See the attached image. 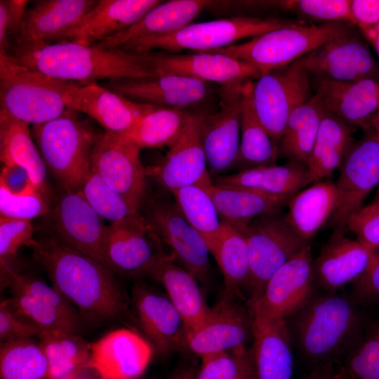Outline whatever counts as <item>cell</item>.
<instances>
[{"mask_svg":"<svg viewBox=\"0 0 379 379\" xmlns=\"http://www.w3.org/2000/svg\"><path fill=\"white\" fill-rule=\"evenodd\" d=\"M225 295L204 321L186 335V347L201 358L222 352L246 350L252 336V315Z\"/></svg>","mask_w":379,"mask_h":379,"instance_id":"cell-23","label":"cell"},{"mask_svg":"<svg viewBox=\"0 0 379 379\" xmlns=\"http://www.w3.org/2000/svg\"><path fill=\"white\" fill-rule=\"evenodd\" d=\"M243 233L249 257L248 303L251 310L273 274L309 242L295 232L280 212L257 216Z\"/></svg>","mask_w":379,"mask_h":379,"instance_id":"cell-8","label":"cell"},{"mask_svg":"<svg viewBox=\"0 0 379 379\" xmlns=\"http://www.w3.org/2000/svg\"><path fill=\"white\" fill-rule=\"evenodd\" d=\"M194 379H255L246 350L222 352L201 358Z\"/></svg>","mask_w":379,"mask_h":379,"instance_id":"cell-49","label":"cell"},{"mask_svg":"<svg viewBox=\"0 0 379 379\" xmlns=\"http://www.w3.org/2000/svg\"><path fill=\"white\" fill-rule=\"evenodd\" d=\"M105 87L135 102L179 109L202 102L208 93L206 82L174 74L109 81Z\"/></svg>","mask_w":379,"mask_h":379,"instance_id":"cell-26","label":"cell"},{"mask_svg":"<svg viewBox=\"0 0 379 379\" xmlns=\"http://www.w3.org/2000/svg\"><path fill=\"white\" fill-rule=\"evenodd\" d=\"M88 379H90V378H88Z\"/></svg>","mask_w":379,"mask_h":379,"instance_id":"cell-64","label":"cell"},{"mask_svg":"<svg viewBox=\"0 0 379 379\" xmlns=\"http://www.w3.org/2000/svg\"><path fill=\"white\" fill-rule=\"evenodd\" d=\"M208 114L191 112L186 127L166 156L157 165L146 169L165 190L197 185L206 187L213 183L210 175L202 142V130Z\"/></svg>","mask_w":379,"mask_h":379,"instance_id":"cell-18","label":"cell"},{"mask_svg":"<svg viewBox=\"0 0 379 379\" xmlns=\"http://www.w3.org/2000/svg\"><path fill=\"white\" fill-rule=\"evenodd\" d=\"M140 148L128 137L104 132L97 134L91 155V168L140 213L146 190V169Z\"/></svg>","mask_w":379,"mask_h":379,"instance_id":"cell-12","label":"cell"},{"mask_svg":"<svg viewBox=\"0 0 379 379\" xmlns=\"http://www.w3.org/2000/svg\"><path fill=\"white\" fill-rule=\"evenodd\" d=\"M18 62L47 76L87 84L100 79H145L155 77L140 54L121 48L102 49L94 46L60 41L6 52Z\"/></svg>","mask_w":379,"mask_h":379,"instance_id":"cell-3","label":"cell"},{"mask_svg":"<svg viewBox=\"0 0 379 379\" xmlns=\"http://www.w3.org/2000/svg\"><path fill=\"white\" fill-rule=\"evenodd\" d=\"M164 288L166 295L180 315L186 335L197 328L208 316V306L198 280L165 253L151 268L148 274Z\"/></svg>","mask_w":379,"mask_h":379,"instance_id":"cell-32","label":"cell"},{"mask_svg":"<svg viewBox=\"0 0 379 379\" xmlns=\"http://www.w3.org/2000/svg\"><path fill=\"white\" fill-rule=\"evenodd\" d=\"M0 187L17 197L41 191L33 182L27 171L15 164L3 165L0 175Z\"/></svg>","mask_w":379,"mask_h":379,"instance_id":"cell-55","label":"cell"},{"mask_svg":"<svg viewBox=\"0 0 379 379\" xmlns=\"http://www.w3.org/2000/svg\"><path fill=\"white\" fill-rule=\"evenodd\" d=\"M208 248L222 273L225 295L244 298V291L248 295L250 267L244 233L222 222L220 232Z\"/></svg>","mask_w":379,"mask_h":379,"instance_id":"cell-36","label":"cell"},{"mask_svg":"<svg viewBox=\"0 0 379 379\" xmlns=\"http://www.w3.org/2000/svg\"><path fill=\"white\" fill-rule=\"evenodd\" d=\"M335 183L319 180L293 196L286 218L305 241H309L331 218L337 202Z\"/></svg>","mask_w":379,"mask_h":379,"instance_id":"cell-35","label":"cell"},{"mask_svg":"<svg viewBox=\"0 0 379 379\" xmlns=\"http://www.w3.org/2000/svg\"><path fill=\"white\" fill-rule=\"evenodd\" d=\"M212 4L213 1L205 0L161 1L128 28L92 46L102 49L117 48L135 39L175 32L191 24Z\"/></svg>","mask_w":379,"mask_h":379,"instance_id":"cell-31","label":"cell"},{"mask_svg":"<svg viewBox=\"0 0 379 379\" xmlns=\"http://www.w3.org/2000/svg\"><path fill=\"white\" fill-rule=\"evenodd\" d=\"M65 102L67 109L87 114L106 132L123 135H128L154 106L128 99L97 82L81 84L71 81Z\"/></svg>","mask_w":379,"mask_h":379,"instance_id":"cell-20","label":"cell"},{"mask_svg":"<svg viewBox=\"0 0 379 379\" xmlns=\"http://www.w3.org/2000/svg\"><path fill=\"white\" fill-rule=\"evenodd\" d=\"M160 243L141 214L112 222L106 228L105 265L125 276L148 274L166 253Z\"/></svg>","mask_w":379,"mask_h":379,"instance_id":"cell-15","label":"cell"},{"mask_svg":"<svg viewBox=\"0 0 379 379\" xmlns=\"http://www.w3.org/2000/svg\"><path fill=\"white\" fill-rule=\"evenodd\" d=\"M358 241L367 247L379 248V206L368 204L352 215L347 223Z\"/></svg>","mask_w":379,"mask_h":379,"instance_id":"cell-51","label":"cell"},{"mask_svg":"<svg viewBox=\"0 0 379 379\" xmlns=\"http://www.w3.org/2000/svg\"><path fill=\"white\" fill-rule=\"evenodd\" d=\"M48 194L37 191L25 196H13L0 187V216L31 220L51 211Z\"/></svg>","mask_w":379,"mask_h":379,"instance_id":"cell-50","label":"cell"},{"mask_svg":"<svg viewBox=\"0 0 379 379\" xmlns=\"http://www.w3.org/2000/svg\"><path fill=\"white\" fill-rule=\"evenodd\" d=\"M373 250L359 241L333 232L312 261V272L317 289L335 293L348 284H354L365 272Z\"/></svg>","mask_w":379,"mask_h":379,"instance_id":"cell-25","label":"cell"},{"mask_svg":"<svg viewBox=\"0 0 379 379\" xmlns=\"http://www.w3.org/2000/svg\"><path fill=\"white\" fill-rule=\"evenodd\" d=\"M324 111L316 93L293 110L277 145L278 157L307 167Z\"/></svg>","mask_w":379,"mask_h":379,"instance_id":"cell-40","label":"cell"},{"mask_svg":"<svg viewBox=\"0 0 379 379\" xmlns=\"http://www.w3.org/2000/svg\"><path fill=\"white\" fill-rule=\"evenodd\" d=\"M371 204L378 206H379V185L377 187V191Z\"/></svg>","mask_w":379,"mask_h":379,"instance_id":"cell-62","label":"cell"},{"mask_svg":"<svg viewBox=\"0 0 379 379\" xmlns=\"http://www.w3.org/2000/svg\"><path fill=\"white\" fill-rule=\"evenodd\" d=\"M325 111L347 124L366 130L379 112V81L363 79L350 83L312 79Z\"/></svg>","mask_w":379,"mask_h":379,"instance_id":"cell-29","label":"cell"},{"mask_svg":"<svg viewBox=\"0 0 379 379\" xmlns=\"http://www.w3.org/2000/svg\"><path fill=\"white\" fill-rule=\"evenodd\" d=\"M308 168L288 161L283 165L261 166L218 176L216 184L248 188L269 195L292 197L308 185Z\"/></svg>","mask_w":379,"mask_h":379,"instance_id":"cell-34","label":"cell"},{"mask_svg":"<svg viewBox=\"0 0 379 379\" xmlns=\"http://www.w3.org/2000/svg\"><path fill=\"white\" fill-rule=\"evenodd\" d=\"M340 376H341L342 379H347V378H345L343 377L341 375H340Z\"/></svg>","mask_w":379,"mask_h":379,"instance_id":"cell-63","label":"cell"},{"mask_svg":"<svg viewBox=\"0 0 379 379\" xmlns=\"http://www.w3.org/2000/svg\"><path fill=\"white\" fill-rule=\"evenodd\" d=\"M77 113L66 109L57 118L31 128L46 168L67 192L79 191L90 174L91 155L97 135Z\"/></svg>","mask_w":379,"mask_h":379,"instance_id":"cell-4","label":"cell"},{"mask_svg":"<svg viewBox=\"0 0 379 379\" xmlns=\"http://www.w3.org/2000/svg\"><path fill=\"white\" fill-rule=\"evenodd\" d=\"M350 11L360 31L379 27V0H350Z\"/></svg>","mask_w":379,"mask_h":379,"instance_id":"cell-56","label":"cell"},{"mask_svg":"<svg viewBox=\"0 0 379 379\" xmlns=\"http://www.w3.org/2000/svg\"><path fill=\"white\" fill-rule=\"evenodd\" d=\"M354 126L324 111L307 164L308 185L321 180L340 167L354 142Z\"/></svg>","mask_w":379,"mask_h":379,"instance_id":"cell-39","label":"cell"},{"mask_svg":"<svg viewBox=\"0 0 379 379\" xmlns=\"http://www.w3.org/2000/svg\"><path fill=\"white\" fill-rule=\"evenodd\" d=\"M292 20L253 17H234L191 23L168 34L138 38L121 46L131 53L161 50L180 53L184 50L206 52L229 46L238 40L297 24Z\"/></svg>","mask_w":379,"mask_h":379,"instance_id":"cell-6","label":"cell"},{"mask_svg":"<svg viewBox=\"0 0 379 379\" xmlns=\"http://www.w3.org/2000/svg\"><path fill=\"white\" fill-rule=\"evenodd\" d=\"M310 244L280 267L267 281L262 296L251 310L264 319H287L316 294Z\"/></svg>","mask_w":379,"mask_h":379,"instance_id":"cell-14","label":"cell"},{"mask_svg":"<svg viewBox=\"0 0 379 379\" xmlns=\"http://www.w3.org/2000/svg\"><path fill=\"white\" fill-rule=\"evenodd\" d=\"M81 371H78L77 373H74L73 374H71L69 375L62 377V378H58V379H82L81 376Z\"/></svg>","mask_w":379,"mask_h":379,"instance_id":"cell-61","label":"cell"},{"mask_svg":"<svg viewBox=\"0 0 379 379\" xmlns=\"http://www.w3.org/2000/svg\"><path fill=\"white\" fill-rule=\"evenodd\" d=\"M152 355L151 344L128 328L113 330L90 345L86 368L100 379H137Z\"/></svg>","mask_w":379,"mask_h":379,"instance_id":"cell-22","label":"cell"},{"mask_svg":"<svg viewBox=\"0 0 379 379\" xmlns=\"http://www.w3.org/2000/svg\"><path fill=\"white\" fill-rule=\"evenodd\" d=\"M246 82L220 86V109L208 114L204 121L202 142L213 180L235 170L240 147L241 109Z\"/></svg>","mask_w":379,"mask_h":379,"instance_id":"cell-19","label":"cell"},{"mask_svg":"<svg viewBox=\"0 0 379 379\" xmlns=\"http://www.w3.org/2000/svg\"><path fill=\"white\" fill-rule=\"evenodd\" d=\"M352 284V296L359 303L379 302V248L373 250L368 268Z\"/></svg>","mask_w":379,"mask_h":379,"instance_id":"cell-54","label":"cell"},{"mask_svg":"<svg viewBox=\"0 0 379 379\" xmlns=\"http://www.w3.org/2000/svg\"><path fill=\"white\" fill-rule=\"evenodd\" d=\"M71 81L47 76L0 53V113L35 125L61 115Z\"/></svg>","mask_w":379,"mask_h":379,"instance_id":"cell-5","label":"cell"},{"mask_svg":"<svg viewBox=\"0 0 379 379\" xmlns=\"http://www.w3.org/2000/svg\"><path fill=\"white\" fill-rule=\"evenodd\" d=\"M95 3L93 0L36 1L32 7L27 8L20 29L7 51L60 41Z\"/></svg>","mask_w":379,"mask_h":379,"instance_id":"cell-24","label":"cell"},{"mask_svg":"<svg viewBox=\"0 0 379 379\" xmlns=\"http://www.w3.org/2000/svg\"><path fill=\"white\" fill-rule=\"evenodd\" d=\"M349 148L335 183L338 198L328 221L333 232L345 233L349 218L363 208L368 194L379 185V135L372 129Z\"/></svg>","mask_w":379,"mask_h":379,"instance_id":"cell-10","label":"cell"},{"mask_svg":"<svg viewBox=\"0 0 379 379\" xmlns=\"http://www.w3.org/2000/svg\"><path fill=\"white\" fill-rule=\"evenodd\" d=\"M79 191L101 218L112 222L140 215L92 169Z\"/></svg>","mask_w":379,"mask_h":379,"instance_id":"cell-45","label":"cell"},{"mask_svg":"<svg viewBox=\"0 0 379 379\" xmlns=\"http://www.w3.org/2000/svg\"><path fill=\"white\" fill-rule=\"evenodd\" d=\"M312 96L303 57L253 81L252 98L259 119L277 146L288 119Z\"/></svg>","mask_w":379,"mask_h":379,"instance_id":"cell-9","label":"cell"},{"mask_svg":"<svg viewBox=\"0 0 379 379\" xmlns=\"http://www.w3.org/2000/svg\"><path fill=\"white\" fill-rule=\"evenodd\" d=\"M253 81L245 83L241 109V141L235 170L237 171L276 164L274 145L255 112L253 98Z\"/></svg>","mask_w":379,"mask_h":379,"instance_id":"cell-38","label":"cell"},{"mask_svg":"<svg viewBox=\"0 0 379 379\" xmlns=\"http://www.w3.org/2000/svg\"><path fill=\"white\" fill-rule=\"evenodd\" d=\"M28 1H0V52H6L21 26Z\"/></svg>","mask_w":379,"mask_h":379,"instance_id":"cell-52","label":"cell"},{"mask_svg":"<svg viewBox=\"0 0 379 379\" xmlns=\"http://www.w3.org/2000/svg\"><path fill=\"white\" fill-rule=\"evenodd\" d=\"M1 379H48V362L32 338L1 343Z\"/></svg>","mask_w":379,"mask_h":379,"instance_id":"cell-43","label":"cell"},{"mask_svg":"<svg viewBox=\"0 0 379 379\" xmlns=\"http://www.w3.org/2000/svg\"><path fill=\"white\" fill-rule=\"evenodd\" d=\"M53 286L83 316L105 320L121 316L126 300L115 273L56 237L38 241L32 248Z\"/></svg>","mask_w":379,"mask_h":379,"instance_id":"cell-1","label":"cell"},{"mask_svg":"<svg viewBox=\"0 0 379 379\" xmlns=\"http://www.w3.org/2000/svg\"><path fill=\"white\" fill-rule=\"evenodd\" d=\"M162 1L100 0L60 41L92 46L133 25Z\"/></svg>","mask_w":379,"mask_h":379,"instance_id":"cell-28","label":"cell"},{"mask_svg":"<svg viewBox=\"0 0 379 379\" xmlns=\"http://www.w3.org/2000/svg\"><path fill=\"white\" fill-rule=\"evenodd\" d=\"M170 193L181 215L202 236L208 246L222 223L208 192L202 187L190 185Z\"/></svg>","mask_w":379,"mask_h":379,"instance_id":"cell-44","label":"cell"},{"mask_svg":"<svg viewBox=\"0 0 379 379\" xmlns=\"http://www.w3.org/2000/svg\"><path fill=\"white\" fill-rule=\"evenodd\" d=\"M48 362V379H58L86 368L91 343L77 333L41 331L37 335Z\"/></svg>","mask_w":379,"mask_h":379,"instance_id":"cell-41","label":"cell"},{"mask_svg":"<svg viewBox=\"0 0 379 379\" xmlns=\"http://www.w3.org/2000/svg\"><path fill=\"white\" fill-rule=\"evenodd\" d=\"M352 26L345 22L319 25L298 22L265 32L242 44L206 52L222 53L248 62L264 74L286 67L328 40L354 30Z\"/></svg>","mask_w":379,"mask_h":379,"instance_id":"cell-7","label":"cell"},{"mask_svg":"<svg viewBox=\"0 0 379 379\" xmlns=\"http://www.w3.org/2000/svg\"><path fill=\"white\" fill-rule=\"evenodd\" d=\"M7 286L11 309L41 331L77 333L83 325L79 312L53 286L29 274L12 271Z\"/></svg>","mask_w":379,"mask_h":379,"instance_id":"cell-11","label":"cell"},{"mask_svg":"<svg viewBox=\"0 0 379 379\" xmlns=\"http://www.w3.org/2000/svg\"><path fill=\"white\" fill-rule=\"evenodd\" d=\"M303 62L312 79L379 81V66L366 42L354 30L324 42L303 56Z\"/></svg>","mask_w":379,"mask_h":379,"instance_id":"cell-17","label":"cell"},{"mask_svg":"<svg viewBox=\"0 0 379 379\" xmlns=\"http://www.w3.org/2000/svg\"><path fill=\"white\" fill-rule=\"evenodd\" d=\"M0 158L3 165L27 171L34 185L48 194L47 168L32 138L29 124L0 113Z\"/></svg>","mask_w":379,"mask_h":379,"instance_id":"cell-37","label":"cell"},{"mask_svg":"<svg viewBox=\"0 0 379 379\" xmlns=\"http://www.w3.org/2000/svg\"><path fill=\"white\" fill-rule=\"evenodd\" d=\"M306 379H342L339 372H335L331 365L315 368Z\"/></svg>","mask_w":379,"mask_h":379,"instance_id":"cell-57","label":"cell"},{"mask_svg":"<svg viewBox=\"0 0 379 379\" xmlns=\"http://www.w3.org/2000/svg\"><path fill=\"white\" fill-rule=\"evenodd\" d=\"M139 54L155 76L180 74L225 86L253 81L262 75L253 64L222 53L148 51Z\"/></svg>","mask_w":379,"mask_h":379,"instance_id":"cell-16","label":"cell"},{"mask_svg":"<svg viewBox=\"0 0 379 379\" xmlns=\"http://www.w3.org/2000/svg\"><path fill=\"white\" fill-rule=\"evenodd\" d=\"M191 112L154 105L126 135L140 149L172 147L182 134Z\"/></svg>","mask_w":379,"mask_h":379,"instance_id":"cell-42","label":"cell"},{"mask_svg":"<svg viewBox=\"0 0 379 379\" xmlns=\"http://www.w3.org/2000/svg\"><path fill=\"white\" fill-rule=\"evenodd\" d=\"M339 373L347 379H379V321L346 354Z\"/></svg>","mask_w":379,"mask_h":379,"instance_id":"cell-46","label":"cell"},{"mask_svg":"<svg viewBox=\"0 0 379 379\" xmlns=\"http://www.w3.org/2000/svg\"><path fill=\"white\" fill-rule=\"evenodd\" d=\"M142 216L160 241L171 249L175 261L198 281H205L210 270L208 248L202 236L181 215L173 199H151Z\"/></svg>","mask_w":379,"mask_h":379,"instance_id":"cell-13","label":"cell"},{"mask_svg":"<svg viewBox=\"0 0 379 379\" xmlns=\"http://www.w3.org/2000/svg\"><path fill=\"white\" fill-rule=\"evenodd\" d=\"M31 220L0 216V267L1 286H6L18 250L23 246L32 248L38 241L33 238Z\"/></svg>","mask_w":379,"mask_h":379,"instance_id":"cell-47","label":"cell"},{"mask_svg":"<svg viewBox=\"0 0 379 379\" xmlns=\"http://www.w3.org/2000/svg\"><path fill=\"white\" fill-rule=\"evenodd\" d=\"M132 300L140 328L159 354L186 346L182 319L167 295L138 283L133 288Z\"/></svg>","mask_w":379,"mask_h":379,"instance_id":"cell-27","label":"cell"},{"mask_svg":"<svg viewBox=\"0 0 379 379\" xmlns=\"http://www.w3.org/2000/svg\"><path fill=\"white\" fill-rule=\"evenodd\" d=\"M368 128L372 129L377 135H379V112L375 114V116L371 120L370 126Z\"/></svg>","mask_w":379,"mask_h":379,"instance_id":"cell-60","label":"cell"},{"mask_svg":"<svg viewBox=\"0 0 379 379\" xmlns=\"http://www.w3.org/2000/svg\"><path fill=\"white\" fill-rule=\"evenodd\" d=\"M361 32L374 48L379 57V27L364 29Z\"/></svg>","mask_w":379,"mask_h":379,"instance_id":"cell-58","label":"cell"},{"mask_svg":"<svg viewBox=\"0 0 379 379\" xmlns=\"http://www.w3.org/2000/svg\"><path fill=\"white\" fill-rule=\"evenodd\" d=\"M204 188L213 200L222 222L232 225L241 232L257 216L281 212L291 198L214 182Z\"/></svg>","mask_w":379,"mask_h":379,"instance_id":"cell-33","label":"cell"},{"mask_svg":"<svg viewBox=\"0 0 379 379\" xmlns=\"http://www.w3.org/2000/svg\"><path fill=\"white\" fill-rule=\"evenodd\" d=\"M252 338L249 355L255 379H292V342L286 320L252 316Z\"/></svg>","mask_w":379,"mask_h":379,"instance_id":"cell-30","label":"cell"},{"mask_svg":"<svg viewBox=\"0 0 379 379\" xmlns=\"http://www.w3.org/2000/svg\"><path fill=\"white\" fill-rule=\"evenodd\" d=\"M41 330L31 322L18 315L11 307L8 300L0 305L1 343L37 337Z\"/></svg>","mask_w":379,"mask_h":379,"instance_id":"cell-53","label":"cell"},{"mask_svg":"<svg viewBox=\"0 0 379 379\" xmlns=\"http://www.w3.org/2000/svg\"><path fill=\"white\" fill-rule=\"evenodd\" d=\"M194 371L190 368H184L176 371L170 379H194Z\"/></svg>","mask_w":379,"mask_h":379,"instance_id":"cell-59","label":"cell"},{"mask_svg":"<svg viewBox=\"0 0 379 379\" xmlns=\"http://www.w3.org/2000/svg\"><path fill=\"white\" fill-rule=\"evenodd\" d=\"M263 4L324 24L345 22L353 25L350 0H284Z\"/></svg>","mask_w":379,"mask_h":379,"instance_id":"cell-48","label":"cell"},{"mask_svg":"<svg viewBox=\"0 0 379 379\" xmlns=\"http://www.w3.org/2000/svg\"><path fill=\"white\" fill-rule=\"evenodd\" d=\"M358 304L352 295L317 292L286 319L300 355L315 368L346 356L359 339L363 319Z\"/></svg>","mask_w":379,"mask_h":379,"instance_id":"cell-2","label":"cell"},{"mask_svg":"<svg viewBox=\"0 0 379 379\" xmlns=\"http://www.w3.org/2000/svg\"><path fill=\"white\" fill-rule=\"evenodd\" d=\"M50 214L56 238L60 242L105 265L107 226L79 191H65Z\"/></svg>","mask_w":379,"mask_h":379,"instance_id":"cell-21","label":"cell"}]
</instances>
